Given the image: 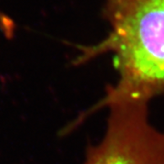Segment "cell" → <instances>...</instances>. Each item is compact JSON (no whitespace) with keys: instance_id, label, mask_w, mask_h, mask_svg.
Returning <instances> with one entry per match:
<instances>
[{"instance_id":"7a4b0ae2","label":"cell","mask_w":164,"mask_h":164,"mask_svg":"<svg viewBox=\"0 0 164 164\" xmlns=\"http://www.w3.org/2000/svg\"><path fill=\"white\" fill-rule=\"evenodd\" d=\"M149 96L114 87L106 136L93 148L86 164H164V133L147 120Z\"/></svg>"},{"instance_id":"3957f363","label":"cell","mask_w":164,"mask_h":164,"mask_svg":"<svg viewBox=\"0 0 164 164\" xmlns=\"http://www.w3.org/2000/svg\"><path fill=\"white\" fill-rule=\"evenodd\" d=\"M132 1H134V0H110L111 8H112V10L120 8Z\"/></svg>"},{"instance_id":"6da1fadb","label":"cell","mask_w":164,"mask_h":164,"mask_svg":"<svg viewBox=\"0 0 164 164\" xmlns=\"http://www.w3.org/2000/svg\"><path fill=\"white\" fill-rule=\"evenodd\" d=\"M112 17L108 38L83 48L77 61L112 51L121 76L117 87L147 96L164 88V0H134Z\"/></svg>"}]
</instances>
